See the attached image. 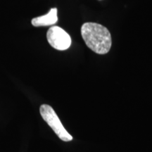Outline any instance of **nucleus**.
Wrapping results in <instances>:
<instances>
[{
    "instance_id": "obj_1",
    "label": "nucleus",
    "mask_w": 152,
    "mask_h": 152,
    "mask_svg": "<svg viewBox=\"0 0 152 152\" xmlns=\"http://www.w3.org/2000/svg\"><path fill=\"white\" fill-rule=\"evenodd\" d=\"M81 35L87 47L99 54H105L111 47V35L109 30L96 23H86L82 26Z\"/></svg>"
},
{
    "instance_id": "obj_2",
    "label": "nucleus",
    "mask_w": 152,
    "mask_h": 152,
    "mask_svg": "<svg viewBox=\"0 0 152 152\" xmlns=\"http://www.w3.org/2000/svg\"><path fill=\"white\" fill-rule=\"evenodd\" d=\"M39 111L42 118L61 140L64 142H69L73 140V137L64 128V125H62L60 119L52 107L47 104H42L39 108Z\"/></svg>"
},
{
    "instance_id": "obj_3",
    "label": "nucleus",
    "mask_w": 152,
    "mask_h": 152,
    "mask_svg": "<svg viewBox=\"0 0 152 152\" xmlns=\"http://www.w3.org/2000/svg\"><path fill=\"white\" fill-rule=\"evenodd\" d=\"M47 38L49 45L57 50H66L71 47V37L58 26H53L49 28L47 33Z\"/></svg>"
},
{
    "instance_id": "obj_4",
    "label": "nucleus",
    "mask_w": 152,
    "mask_h": 152,
    "mask_svg": "<svg viewBox=\"0 0 152 152\" xmlns=\"http://www.w3.org/2000/svg\"><path fill=\"white\" fill-rule=\"evenodd\" d=\"M58 20L57 9L53 8L49 11L48 14L41 16L32 20V25L35 27L39 26H49L56 23Z\"/></svg>"
}]
</instances>
